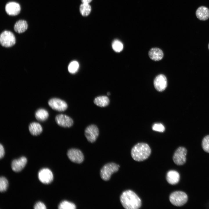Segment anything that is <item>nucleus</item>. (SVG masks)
<instances>
[{"label": "nucleus", "mask_w": 209, "mask_h": 209, "mask_svg": "<svg viewBox=\"0 0 209 209\" xmlns=\"http://www.w3.org/2000/svg\"><path fill=\"white\" fill-rule=\"evenodd\" d=\"M79 67V64L78 62L76 61H73L71 62L69 64L68 70L70 73H74L77 71Z\"/></svg>", "instance_id": "393cba45"}, {"label": "nucleus", "mask_w": 209, "mask_h": 209, "mask_svg": "<svg viewBox=\"0 0 209 209\" xmlns=\"http://www.w3.org/2000/svg\"><path fill=\"white\" fill-rule=\"evenodd\" d=\"M148 55L151 59L155 61L161 60L164 56L163 51L158 48H151L149 51Z\"/></svg>", "instance_id": "dca6fc26"}, {"label": "nucleus", "mask_w": 209, "mask_h": 209, "mask_svg": "<svg viewBox=\"0 0 209 209\" xmlns=\"http://www.w3.org/2000/svg\"><path fill=\"white\" fill-rule=\"evenodd\" d=\"M58 208L59 209H75L76 208V206L74 203L65 200L60 203Z\"/></svg>", "instance_id": "5701e85b"}, {"label": "nucleus", "mask_w": 209, "mask_h": 209, "mask_svg": "<svg viewBox=\"0 0 209 209\" xmlns=\"http://www.w3.org/2000/svg\"><path fill=\"white\" fill-rule=\"evenodd\" d=\"M5 154V151L3 145L0 144V158H1L4 156Z\"/></svg>", "instance_id": "c756f323"}, {"label": "nucleus", "mask_w": 209, "mask_h": 209, "mask_svg": "<svg viewBox=\"0 0 209 209\" xmlns=\"http://www.w3.org/2000/svg\"><path fill=\"white\" fill-rule=\"evenodd\" d=\"M99 131L97 126L91 125L88 126L85 129V135L87 140L91 143L94 142L99 135Z\"/></svg>", "instance_id": "6e6552de"}, {"label": "nucleus", "mask_w": 209, "mask_h": 209, "mask_svg": "<svg viewBox=\"0 0 209 209\" xmlns=\"http://www.w3.org/2000/svg\"><path fill=\"white\" fill-rule=\"evenodd\" d=\"M38 178L39 180L44 184H48L51 183L53 180V176L51 171L47 168L41 169L38 173Z\"/></svg>", "instance_id": "1a4fd4ad"}, {"label": "nucleus", "mask_w": 209, "mask_h": 209, "mask_svg": "<svg viewBox=\"0 0 209 209\" xmlns=\"http://www.w3.org/2000/svg\"><path fill=\"white\" fill-rule=\"evenodd\" d=\"M91 11V7L89 4L82 3L80 6V12L83 16H87L89 14Z\"/></svg>", "instance_id": "4be33fe9"}, {"label": "nucleus", "mask_w": 209, "mask_h": 209, "mask_svg": "<svg viewBox=\"0 0 209 209\" xmlns=\"http://www.w3.org/2000/svg\"><path fill=\"white\" fill-rule=\"evenodd\" d=\"M35 116L38 120L42 122L47 119L49 116V114L48 111L45 109L40 108L36 111Z\"/></svg>", "instance_id": "aec40b11"}, {"label": "nucleus", "mask_w": 209, "mask_h": 209, "mask_svg": "<svg viewBox=\"0 0 209 209\" xmlns=\"http://www.w3.org/2000/svg\"><path fill=\"white\" fill-rule=\"evenodd\" d=\"M152 129L155 131L160 132H163L165 130L164 126L161 123H156L152 126Z\"/></svg>", "instance_id": "cd10ccee"}, {"label": "nucleus", "mask_w": 209, "mask_h": 209, "mask_svg": "<svg viewBox=\"0 0 209 209\" xmlns=\"http://www.w3.org/2000/svg\"><path fill=\"white\" fill-rule=\"evenodd\" d=\"M27 162L26 158L24 156H22L12 161L11 164V168L14 172H19L25 167Z\"/></svg>", "instance_id": "ddd939ff"}, {"label": "nucleus", "mask_w": 209, "mask_h": 209, "mask_svg": "<svg viewBox=\"0 0 209 209\" xmlns=\"http://www.w3.org/2000/svg\"><path fill=\"white\" fill-rule=\"evenodd\" d=\"M57 123L59 126L64 127H69L72 126L73 121L69 116L66 115L60 114L55 118Z\"/></svg>", "instance_id": "f8f14e48"}, {"label": "nucleus", "mask_w": 209, "mask_h": 209, "mask_svg": "<svg viewBox=\"0 0 209 209\" xmlns=\"http://www.w3.org/2000/svg\"><path fill=\"white\" fill-rule=\"evenodd\" d=\"M188 197L187 194L181 191H176L172 192L169 197V200L173 205L177 206L183 205L187 202Z\"/></svg>", "instance_id": "20e7f679"}, {"label": "nucleus", "mask_w": 209, "mask_h": 209, "mask_svg": "<svg viewBox=\"0 0 209 209\" xmlns=\"http://www.w3.org/2000/svg\"><path fill=\"white\" fill-rule=\"evenodd\" d=\"M35 209H46V207L44 204L41 201L36 203L34 206Z\"/></svg>", "instance_id": "c85d7f7f"}, {"label": "nucleus", "mask_w": 209, "mask_h": 209, "mask_svg": "<svg viewBox=\"0 0 209 209\" xmlns=\"http://www.w3.org/2000/svg\"><path fill=\"white\" fill-rule=\"evenodd\" d=\"M186 149L182 147H178L175 151L173 157L174 163L179 165L184 164L186 162Z\"/></svg>", "instance_id": "423d86ee"}, {"label": "nucleus", "mask_w": 209, "mask_h": 209, "mask_svg": "<svg viewBox=\"0 0 209 209\" xmlns=\"http://www.w3.org/2000/svg\"><path fill=\"white\" fill-rule=\"evenodd\" d=\"M208 49L209 50V43L208 44Z\"/></svg>", "instance_id": "473e14b6"}, {"label": "nucleus", "mask_w": 209, "mask_h": 209, "mask_svg": "<svg viewBox=\"0 0 209 209\" xmlns=\"http://www.w3.org/2000/svg\"><path fill=\"white\" fill-rule=\"evenodd\" d=\"M120 202L126 209H138L141 206V201L133 191L128 190L124 191L120 197Z\"/></svg>", "instance_id": "f257e3e1"}, {"label": "nucleus", "mask_w": 209, "mask_h": 209, "mask_svg": "<svg viewBox=\"0 0 209 209\" xmlns=\"http://www.w3.org/2000/svg\"><path fill=\"white\" fill-rule=\"evenodd\" d=\"M180 178L179 173L174 170L168 171L166 176V179L168 183L172 185L177 183L179 181Z\"/></svg>", "instance_id": "2eb2a0df"}, {"label": "nucleus", "mask_w": 209, "mask_h": 209, "mask_svg": "<svg viewBox=\"0 0 209 209\" xmlns=\"http://www.w3.org/2000/svg\"><path fill=\"white\" fill-rule=\"evenodd\" d=\"M30 133L33 136L39 135L42 132V128L39 123L33 122L30 123L28 127Z\"/></svg>", "instance_id": "a211bd4d"}, {"label": "nucleus", "mask_w": 209, "mask_h": 209, "mask_svg": "<svg viewBox=\"0 0 209 209\" xmlns=\"http://www.w3.org/2000/svg\"><path fill=\"white\" fill-rule=\"evenodd\" d=\"M107 95H109L110 94V93L109 92H108V93H107Z\"/></svg>", "instance_id": "2f4dec72"}, {"label": "nucleus", "mask_w": 209, "mask_h": 209, "mask_svg": "<svg viewBox=\"0 0 209 209\" xmlns=\"http://www.w3.org/2000/svg\"><path fill=\"white\" fill-rule=\"evenodd\" d=\"M5 10L7 14L12 16L18 15L21 10L19 4L16 2H11L8 3L5 6Z\"/></svg>", "instance_id": "4468645a"}, {"label": "nucleus", "mask_w": 209, "mask_h": 209, "mask_svg": "<svg viewBox=\"0 0 209 209\" xmlns=\"http://www.w3.org/2000/svg\"><path fill=\"white\" fill-rule=\"evenodd\" d=\"M202 147L205 152L209 153V135L206 136L203 138Z\"/></svg>", "instance_id": "bb28decb"}, {"label": "nucleus", "mask_w": 209, "mask_h": 209, "mask_svg": "<svg viewBox=\"0 0 209 209\" xmlns=\"http://www.w3.org/2000/svg\"><path fill=\"white\" fill-rule=\"evenodd\" d=\"M67 155L69 159L75 163H81L84 159L82 152L78 149L72 148L69 149L67 152Z\"/></svg>", "instance_id": "9d476101"}, {"label": "nucleus", "mask_w": 209, "mask_h": 209, "mask_svg": "<svg viewBox=\"0 0 209 209\" xmlns=\"http://www.w3.org/2000/svg\"><path fill=\"white\" fill-rule=\"evenodd\" d=\"M112 48L113 50L116 52H120L123 49V44L119 40L116 39L113 41L112 44Z\"/></svg>", "instance_id": "b1692460"}, {"label": "nucleus", "mask_w": 209, "mask_h": 209, "mask_svg": "<svg viewBox=\"0 0 209 209\" xmlns=\"http://www.w3.org/2000/svg\"><path fill=\"white\" fill-rule=\"evenodd\" d=\"M16 42V39L13 34L9 31L2 32L0 36V42L3 46L9 47L13 46Z\"/></svg>", "instance_id": "39448f33"}, {"label": "nucleus", "mask_w": 209, "mask_h": 209, "mask_svg": "<svg viewBox=\"0 0 209 209\" xmlns=\"http://www.w3.org/2000/svg\"><path fill=\"white\" fill-rule=\"evenodd\" d=\"M8 186V182L4 177L1 176L0 178V191L3 192L6 191Z\"/></svg>", "instance_id": "a878e982"}, {"label": "nucleus", "mask_w": 209, "mask_h": 209, "mask_svg": "<svg viewBox=\"0 0 209 209\" xmlns=\"http://www.w3.org/2000/svg\"><path fill=\"white\" fill-rule=\"evenodd\" d=\"M94 103L97 106L101 107H105L109 103V100L106 96H101L97 97L94 100Z\"/></svg>", "instance_id": "412c9836"}, {"label": "nucleus", "mask_w": 209, "mask_h": 209, "mask_svg": "<svg viewBox=\"0 0 209 209\" xmlns=\"http://www.w3.org/2000/svg\"><path fill=\"white\" fill-rule=\"evenodd\" d=\"M119 167L118 165L113 163L105 165L100 171V175L102 179L104 181L109 180L111 175L118 171Z\"/></svg>", "instance_id": "7ed1b4c3"}, {"label": "nucleus", "mask_w": 209, "mask_h": 209, "mask_svg": "<svg viewBox=\"0 0 209 209\" xmlns=\"http://www.w3.org/2000/svg\"><path fill=\"white\" fill-rule=\"evenodd\" d=\"M49 106L53 109L59 111H63L66 110L68 105L64 100L57 98H52L48 101Z\"/></svg>", "instance_id": "0eeeda50"}, {"label": "nucleus", "mask_w": 209, "mask_h": 209, "mask_svg": "<svg viewBox=\"0 0 209 209\" xmlns=\"http://www.w3.org/2000/svg\"><path fill=\"white\" fill-rule=\"evenodd\" d=\"M154 85L156 89L159 92L164 91L167 85V79L166 76L163 74H160L156 76L154 81Z\"/></svg>", "instance_id": "9b49d317"}, {"label": "nucleus", "mask_w": 209, "mask_h": 209, "mask_svg": "<svg viewBox=\"0 0 209 209\" xmlns=\"http://www.w3.org/2000/svg\"><path fill=\"white\" fill-rule=\"evenodd\" d=\"M92 0H81L82 3L89 4Z\"/></svg>", "instance_id": "7c9ffc66"}, {"label": "nucleus", "mask_w": 209, "mask_h": 209, "mask_svg": "<svg viewBox=\"0 0 209 209\" xmlns=\"http://www.w3.org/2000/svg\"><path fill=\"white\" fill-rule=\"evenodd\" d=\"M28 26L27 23L26 21L20 20L15 23L14 29L16 32L19 33H21L27 30Z\"/></svg>", "instance_id": "6ab92c4d"}, {"label": "nucleus", "mask_w": 209, "mask_h": 209, "mask_svg": "<svg viewBox=\"0 0 209 209\" xmlns=\"http://www.w3.org/2000/svg\"><path fill=\"white\" fill-rule=\"evenodd\" d=\"M196 15L199 20H206L209 18V9L204 6H200L196 10Z\"/></svg>", "instance_id": "f3484780"}, {"label": "nucleus", "mask_w": 209, "mask_h": 209, "mask_svg": "<svg viewBox=\"0 0 209 209\" xmlns=\"http://www.w3.org/2000/svg\"><path fill=\"white\" fill-rule=\"evenodd\" d=\"M151 150L147 143H139L132 148L131 155L132 158L137 161H141L147 159L151 154Z\"/></svg>", "instance_id": "f03ea898"}]
</instances>
